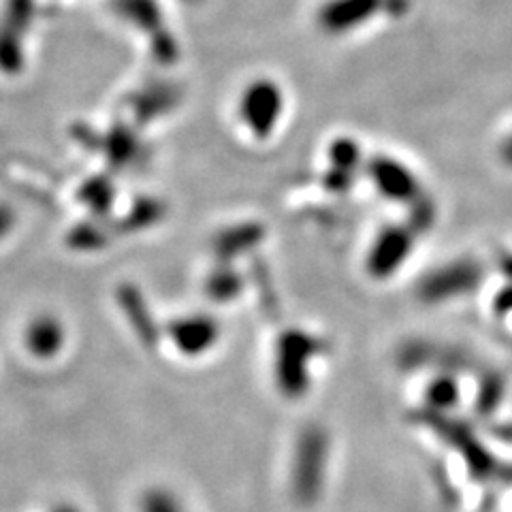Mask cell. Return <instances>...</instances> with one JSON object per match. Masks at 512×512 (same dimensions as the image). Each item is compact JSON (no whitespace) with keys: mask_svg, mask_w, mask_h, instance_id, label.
I'll use <instances>...</instances> for the list:
<instances>
[{"mask_svg":"<svg viewBox=\"0 0 512 512\" xmlns=\"http://www.w3.org/2000/svg\"><path fill=\"white\" fill-rule=\"evenodd\" d=\"M282 111V99L276 88H271L269 84H259L254 86L246 96H244V107H242V116L244 122L252 128L254 135H267L271 128L276 126L278 116Z\"/></svg>","mask_w":512,"mask_h":512,"instance_id":"cell-1","label":"cell"},{"mask_svg":"<svg viewBox=\"0 0 512 512\" xmlns=\"http://www.w3.org/2000/svg\"><path fill=\"white\" fill-rule=\"evenodd\" d=\"M214 323L207 318H190L184 320L178 329V344L186 352H199L207 348L214 340Z\"/></svg>","mask_w":512,"mask_h":512,"instance_id":"cell-2","label":"cell"},{"mask_svg":"<svg viewBox=\"0 0 512 512\" xmlns=\"http://www.w3.org/2000/svg\"><path fill=\"white\" fill-rule=\"evenodd\" d=\"M404 248H406V237L397 231H389L387 235L380 237L378 246L374 248L372 254V263H374V271H387V269H395L399 265V261L404 259Z\"/></svg>","mask_w":512,"mask_h":512,"instance_id":"cell-3","label":"cell"},{"mask_svg":"<svg viewBox=\"0 0 512 512\" xmlns=\"http://www.w3.org/2000/svg\"><path fill=\"white\" fill-rule=\"evenodd\" d=\"M384 173H380L382 178V190H387L391 197H402V195H408V192H412V188H406L408 184L412 186V178L408 180V175L404 173V169H397L395 165H389L382 169Z\"/></svg>","mask_w":512,"mask_h":512,"instance_id":"cell-4","label":"cell"}]
</instances>
